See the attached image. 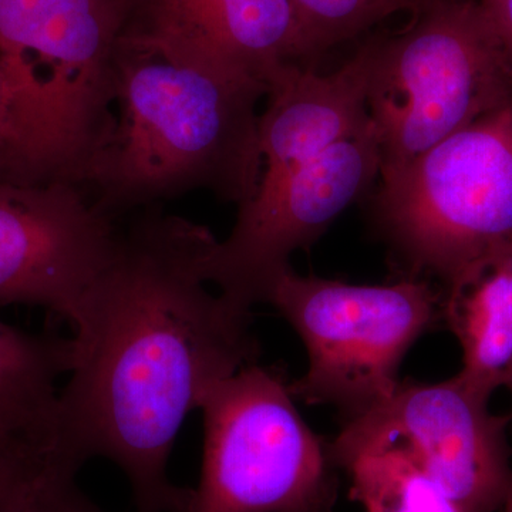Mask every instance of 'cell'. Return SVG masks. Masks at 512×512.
Wrapping results in <instances>:
<instances>
[{
  "label": "cell",
  "mask_w": 512,
  "mask_h": 512,
  "mask_svg": "<svg viewBox=\"0 0 512 512\" xmlns=\"http://www.w3.org/2000/svg\"><path fill=\"white\" fill-rule=\"evenodd\" d=\"M204 225L138 211L74 326L76 357L57 404L56 451L70 466L93 457L124 471L137 512H187L168 458L191 410L222 379L258 362L251 309L208 289Z\"/></svg>",
  "instance_id": "1"
},
{
  "label": "cell",
  "mask_w": 512,
  "mask_h": 512,
  "mask_svg": "<svg viewBox=\"0 0 512 512\" xmlns=\"http://www.w3.org/2000/svg\"><path fill=\"white\" fill-rule=\"evenodd\" d=\"M116 76L113 127L83 183L101 211L116 220L195 191L239 207L255 194L264 83L173 62L126 40Z\"/></svg>",
  "instance_id": "2"
},
{
  "label": "cell",
  "mask_w": 512,
  "mask_h": 512,
  "mask_svg": "<svg viewBox=\"0 0 512 512\" xmlns=\"http://www.w3.org/2000/svg\"><path fill=\"white\" fill-rule=\"evenodd\" d=\"M130 0H0V69L25 183L82 187L114 123Z\"/></svg>",
  "instance_id": "3"
},
{
  "label": "cell",
  "mask_w": 512,
  "mask_h": 512,
  "mask_svg": "<svg viewBox=\"0 0 512 512\" xmlns=\"http://www.w3.org/2000/svg\"><path fill=\"white\" fill-rule=\"evenodd\" d=\"M421 12L409 32L373 43L382 184L512 97V59L481 2L434 0Z\"/></svg>",
  "instance_id": "4"
},
{
  "label": "cell",
  "mask_w": 512,
  "mask_h": 512,
  "mask_svg": "<svg viewBox=\"0 0 512 512\" xmlns=\"http://www.w3.org/2000/svg\"><path fill=\"white\" fill-rule=\"evenodd\" d=\"M198 409L204 454L187 512H333L339 467L296 410L284 367L245 366Z\"/></svg>",
  "instance_id": "5"
},
{
  "label": "cell",
  "mask_w": 512,
  "mask_h": 512,
  "mask_svg": "<svg viewBox=\"0 0 512 512\" xmlns=\"http://www.w3.org/2000/svg\"><path fill=\"white\" fill-rule=\"evenodd\" d=\"M268 302L308 352V372L289 383L293 399L332 406L342 426L392 397L404 356L443 319V295L421 278L350 285L291 268L275 282Z\"/></svg>",
  "instance_id": "6"
},
{
  "label": "cell",
  "mask_w": 512,
  "mask_h": 512,
  "mask_svg": "<svg viewBox=\"0 0 512 512\" xmlns=\"http://www.w3.org/2000/svg\"><path fill=\"white\" fill-rule=\"evenodd\" d=\"M375 215L406 278L446 282L512 234V97L380 185Z\"/></svg>",
  "instance_id": "7"
},
{
  "label": "cell",
  "mask_w": 512,
  "mask_h": 512,
  "mask_svg": "<svg viewBox=\"0 0 512 512\" xmlns=\"http://www.w3.org/2000/svg\"><path fill=\"white\" fill-rule=\"evenodd\" d=\"M379 175L375 124L305 163L262 170L231 234L205 256V278L244 308L268 302L293 252L311 248Z\"/></svg>",
  "instance_id": "8"
},
{
  "label": "cell",
  "mask_w": 512,
  "mask_h": 512,
  "mask_svg": "<svg viewBox=\"0 0 512 512\" xmlns=\"http://www.w3.org/2000/svg\"><path fill=\"white\" fill-rule=\"evenodd\" d=\"M490 399L458 375L403 380L377 409L342 426L330 441L333 460L342 468L365 454L400 451L467 512L500 510L512 481V414L491 413Z\"/></svg>",
  "instance_id": "9"
},
{
  "label": "cell",
  "mask_w": 512,
  "mask_h": 512,
  "mask_svg": "<svg viewBox=\"0 0 512 512\" xmlns=\"http://www.w3.org/2000/svg\"><path fill=\"white\" fill-rule=\"evenodd\" d=\"M119 234L80 185L0 181V305L43 306L74 328Z\"/></svg>",
  "instance_id": "10"
},
{
  "label": "cell",
  "mask_w": 512,
  "mask_h": 512,
  "mask_svg": "<svg viewBox=\"0 0 512 512\" xmlns=\"http://www.w3.org/2000/svg\"><path fill=\"white\" fill-rule=\"evenodd\" d=\"M121 40L266 87L285 67H311L289 0H130Z\"/></svg>",
  "instance_id": "11"
},
{
  "label": "cell",
  "mask_w": 512,
  "mask_h": 512,
  "mask_svg": "<svg viewBox=\"0 0 512 512\" xmlns=\"http://www.w3.org/2000/svg\"><path fill=\"white\" fill-rule=\"evenodd\" d=\"M373 43L363 46L339 70L319 76L312 67H285L269 83L259 114L262 170L289 167L366 133Z\"/></svg>",
  "instance_id": "12"
},
{
  "label": "cell",
  "mask_w": 512,
  "mask_h": 512,
  "mask_svg": "<svg viewBox=\"0 0 512 512\" xmlns=\"http://www.w3.org/2000/svg\"><path fill=\"white\" fill-rule=\"evenodd\" d=\"M444 284L443 320L463 350L457 375L487 397L512 392V234L495 239Z\"/></svg>",
  "instance_id": "13"
},
{
  "label": "cell",
  "mask_w": 512,
  "mask_h": 512,
  "mask_svg": "<svg viewBox=\"0 0 512 512\" xmlns=\"http://www.w3.org/2000/svg\"><path fill=\"white\" fill-rule=\"evenodd\" d=\"M73 338L35 335L0 320V450L59 458L56 382L72 372Z\"/></svg>",
  "instance_id": "14"
},
{
  "label": "cell",
  "mask_w": 512,
  "mask_h": 512,
  "mask_svg": "<svg viewBox=\"0 0 512 512\" xmlns=\"http://www.w3.org/2000/svg\"><path fill=\"white\" fill-rule=\"evenodd\" d=\"M350 497L366 512H467L400 451L365 454L348 461Z\"/></svg>",
  "instance_id": "15"
},
{
  "label": "cell",
  "mask_w": 512,
  "mask_h": 512,
  "mask_svg": "<svg viewBox=\"0 0 512 512\" xmlns=\"http://www.w3.org/2000/svg\"><path fill=\"white\" fill-rule=\"evenodd\" d=\"M298 19L308 59L359 35L404 9L423 10L434 0H289Z\"/></svg>",
  "instance_id": "16"
},
{
  "label": "cell",
  "mask_w": 512,
  "mask_h": 512,
  "mask_svg": "<svg viewBox=\"0 0 512 512\" xmlns=\"http://www.w3.org/2000/svg\"><path fill=\"white\" fill-rule=\"evenodd\" d=\"M57 467L63 464L0 450V512H25L37 487Z\"/></svg>",
  "instance_id": "17"
},
{
  "label": "cell",
  "mask_w": 512,
  "mask_h": 512,
  "mask_svg": "<svg viewBox=\"0 0 512 512\" xmlns=\"http://www.w3.org/2000/svg\"><path fill=\"white\" fill-rule=\"evenodd\" d=\"M76 474L62 467L50 471L25 512H104L77 487Z\"/></svg>",
  "instance_id": "18"
},
{
  "label": "cell",
  "mask_w": 512,
  "mask_h": 512,
  "mask_svg": "<svg viewBox=\"0 0 512 512\" xmlns=\"http://www.w3.org/2000/svg\"><path fill=\"white\" fill-rule=\"evenodd\" d=\"M0 181L23 183L20 138L12 97L0 69Z\"/></svg>",
  "instance_id": "19"
},
{
  "label": "cell",
  "mask_w": 512,
  "mask_h": 512,
  "mask_svg": "<svg viewBox=\"0 0 512 512\" xmlns=\"http://www.w3.org/2000/svg\"><path fill=\"white\" fill-rule=\"evenodd\" d=\"M481 5L512 59V0H481Z\"/></svg>",
  "instance_id": "20"
},
{
  "label": "cell",
  "mask_w": 512,
  "mask_h": 512,
  "mask_svg": "<svg viewBox=\"0 0 512 512\" xmlns=\"http://www.w3.org/2000/svg\"><path fill=\"white\" fill-rule=\"evenodd\" d=\"M500 512H512V481L505 494L503 504H501Z\"/></svg>",
  "instance_id": "21"
}]
</instances>
